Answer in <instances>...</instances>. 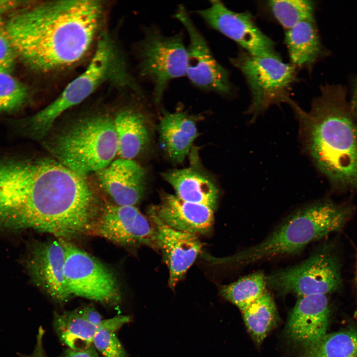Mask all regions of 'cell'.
Listing matches in <instances>:
<instances>
[{"instance_id": "obj_1", "label": "cell", "mask_w": 357, "mask_h": 357, "mask_svg": "<svg viewBox=\"0 0 357 357\" xmlns=\"http://www.w3.org/2000/svg\"><path fill=\"white\" fill-rule=\"evenodd\" d=\"M104 14L99 0L30 1L10 13L2 25L17 58L33 71L54 73L87 56Z\"/></svg>"}, {"instance_id": "obj_2", "label": "cell", "mask_w": 357, "mask_h": 357, "mask_svg": "<svg viewBox=\"0 0 357 357\" xmlns=\"http://www.w3.org/2000/svg\"><path fill=\"white\" fill-rule=\"evenodd\" d=\"M299 123L303 147L318 171L337 192L357 191V120L346 88L325 84L305 112L290 104Z\"/></svg>"}, {"instance_id": "obj_3", "label": "cell", "mask_w": 357, "mask_h": 357, "mask_svg": "<svg viewBox=\"0 0 357 357\" xmlns=\"http://www.w3.org/2000/svg\"><path fill=\"white\" fill-rule=\"evenodd\" d=\"M348 203L323 200L295 211L264 239L222 262L245 265L272 257L297 254L309 243L340 230L352 212Z\"/></svg>"}, {"instance_id": "obj_4", "label": "cell", "mask_w": 357, "mask_h": 357, "mask_svg": "<svg viewBox=\"0 0 357 357\" xmlns=\"http://www.w3.org/2000/svg\"><path fill=\"white\" fill-rule=\"evenodd\" d=\"M105 83L141 93L128 71L124 59L107 34L100 36L83 72L69 83L51 103L22 120L24 130L34 137H43L59 117L83 102Z\"/></svg>"}, {"instance_id": "obj_5", "label": "cell", "mask_w": 357, "mask_h": 357, "mask_svg": "<svg viewBox=\"0 0 357 357\" xmlns=\"http://www.w3.org/2000/svg\"><path fill=\"white\" fill-rule=\"evenodd\" d=\"M52 152L58 162L81 176L97 173L118 154L114 120L100 115L79 120L58 135Z\"/></svg>"}, {"instance_id": "obj_6", "label": "cell", "mask_w": 357, "mask_h": 357, "mask_svg": "<svg viewBox=\"0 0 357 357\" xmlns=\"http://www.w3.org/2000/svg\"><path fill=\"white\" fill-rule=\"evenodd\" d=\"M244 77L251 95L247 113L253 120L270 106L289 103L290 93L297 81L296 67L279 56H256L243 50L230 59Z\"/></svg>"}, {"instance_id": "obj_7", "label": "cell", "mask_w": 357, "mask_h": 357, "mask_svg": "<svg viewBox=\"0 0 357 357\" xmlns=\"http://www.w3.org/2000/svg\"><path fill=\"white\" fill-rule=\"evenodd\" d=\"M137 52L139 73L152 83L153 99L158 104L170 82L186 75L187 48L182 36H165L158 28L146 27Z\"/></svg>"}, {"instance_id": "obj_8", "label": "cell", "mask_w": 357, "mask_h": 357, "mask_svg": "<svg viewBox=\"0 0 357 357\" xmlns=\"http://www.w3.org/2000/svg\"><path fill=\"white\" fill-rule=\"evenodd\" d=\"M62 239L65 251L64 277L70 297L118 305L121 293L115 274L91 255Z\"/></svg>"}, {"instance_id": "obj_9", "label": "cell", "mask_w": 357, "mask_h": 357, "mask_svg": "<svg viewBox=\"0 0 357 357\" xmlns=\"http://www.w3.org/2000/svg\"><path fill=\"white\" fill-rule=\"evenodd\" d=\"M266 281L267 286L278 294L303 297L334 292L341 280L337 259L329 251L320 250L297 265L266 276Z\"/></svg>"}, {"instance_id": "obj_10", "label": "cell", "mask_w": 357, "mask_h": 357, "mask_svg": "<svg viewBox=\"0 0 357 357\" xmlns=\"http://www.w3.org/2000/svg\"><path fill=\"white\" fill-rule=\"evenodd\" d=\"M175 17L184 26L189 37L186 76L200 89L230 95L233 88L228 71L215 59L183 5L178 6Z\"/></svg>"}, {"instance_id": "obj_11", "label": "cell", "mask_w": 357, "mask_h": 357, "mask_svg": "<svg viewBox=\"0 0 357 357\" xmlns=\"http://www.w3.org/2000/svg\"><path fill=\"white\" fill-rule=\"evenodd\" d=\"M211 28L256 56H279L274 42L257 26L251 15L228 8L220 0L210 2L207 8L196 11Z\"/></svg>"}, {"instance_id": "obj_12", "label": "cell", "mask_w": 357, "mask_h": 357, "mask_svg": "<svg viewBox=\"0 0 357 357\" xmlns=\"http://www.w3.org/2000/svg\"><path fill=\"white\" fill-rule=\"evenodd\" d=\"M89 234L122 245H144L158 249L151 221L133 206H105L101 209Z\"/></svg>"}, {"instance_id": "obj_13", "label": "cell", "mask_w": 357, "mask_h": 357, "mask_svg": "<svg viewBox=\"0 0 357 357\" xmlns=\"http://www.w3.org/2000/svg\"><path fill=\"white\" fill-rule=\"evenodd\" d=\"M65 259L62 239L59 238L36 243L26 261L32 281L59 302L66 301L71 298L64 277Z\"/></svg>"}, {"instance_id": "obj_14", "label": "cell", "mask_w": 357, "mask_h": 357, "mask_svg": "<svg viewBox=\"0 0 357 357\" xmlns=\"http://www.w3.org/2000/svg\"><path fill=\"white\" fill-rule=\"evenodd\" d=\"M148 214L155 231L157 248L169 269V286L174 290L194 263L202 244L197 235L174 229L153 214Z\"/></svg>"}, {"instance_id": "obj_15", "label": "cell", "mask_w": 357, "mask_h": 357, "mask_svg": "<svg viewBox=\"0 0 357 357\" xmlns=\"http://www.w3.org/2000/svg\"><path fill=\"white\" fill-rule=\"evenodd\" d=\"M330 309L325 295H312L297 301L285 329L288 339L304 350L327 334Z\"/></svg>"}, {"instance_id": "obj_16", "label": "cell", "mask_w": 357, "mask_h": 357, "mask_svg": "<svg viewBox=\"0 0 357 357\" xmlns=\"http://www.w3.org/2000/svg\"><path fill=\"white\" fill-rule=\"evenodd\" d=\"M214 210L184 201L176 195L163 193L160 202L150 207L148 212L174 229L197 236L210 233L214 223Z\"/></svg>"}, {"instance_id": "obj_17", "label": "cell", "mask_w": 357, "mask_h": 357, "mask_svg": "<svg viewBox=\"0 0 357 357\" xmlns=\"http://www.w3.org/2000/svg\"><path fill=\"white\" fill-rule=\"evenodd\" d=\"M97 173L101 185L115 204L135 206L142 199L145 175L134 161L116 160Z\"/></svg>"}, {"instance_id": "obj_18", "label": "cell", "mask_w": 357, "mask_h": 357, "mask_svg": "<svg viewBox=\"0 0 357 357\" xmlns=\"http://www.w3.org/2000/svg\"><path fill=\"white\" fill-rule=\"evenodd\" d=\"M103 320L94 307L86 305L72 310L55 312L53 326L60 341L67 348L79 351L93 345Z\"/></svg>"}, {"instance_id": "obj_19", "label": "cell", "mask_w": 357, "mask_h": 357, "mask_svg": "<svg viewBox=\"0 0 357 357\" xmlns=\"http://www.w3.org/2000/svg\"><path fill=\"white\" fill-rule=\"evenodd\" d=\"M285 42L291 64L296 68L311 71L314 64L326 55L314 18L286 30Z\"/></svg>"}, {"instance_id": "obj_20", "label": "cell", "mask_w": 357, "mask_h": 357, "mask_svg": "<svg viewBox=\"0 0 357 357\" xmlns=\"http://www.w3.org/2000/svg\"><path fill=\"white\" fill-rule=\"evenodd\" d=\"M160 138L169 157L182 162L197 136L194 121L185 113H166L160 123Z\"/></svg>"}, {"instance_id": "obj_21", "label": "cell", "mask_w": 357, "mask_h": 357, "mask_svg": "<svg viewBox=\"0 0 357 357\" xmlns=\"http://www.w3.org/2000/svg\"><path fill=\"white\" fill-rule=\"evenodd\" d=\"M175 190L176 195L191 203L207 206L215 210L218 190L205 176L191 169L174 170L162 174Z\"/></svg>"}, {"instance_id": "obj_22", "label": "cell", "mask_w": 357, "mask_h": 357, "mask_svg": "<svg viewBox=\"0 0 357 357\" xmlns=\"http://www.w3.org/2000/svg\"><path fill=\"white\" fill-rule=\"evenodd\" d=\"M118 141V154L132 160L146 146L149 133L143 115L131 107L119 111L114 120Z\"/></svg>"}, {"instance_id": "obj_23", "label": "cell", "mask_w": 357, "mask_h": 357, "mask_svg": "<svg viewBox=\"0 0 357 357\" xmlns=\"http://www.w3.org/2000/svg\"><path fill=\"white\" fill-rule=\"evenodd\" d=\"M241 313L253 340L260 345L278 321L277 311L272 297L266 291Z\"/></svg>"}, {"instance_id": "obj_24", "label": "cell", "mask_w": 357, "mask_h": 357, "mask_svg": "<svg viewBox=\"0 0 357 357\" xmlns=\"http://www.w3.org/2000/svg\"><path fill=\"white\" fill-rule=\"evenodd\" d=\"M300 357H357V327L327 333Z\"/></svg>"}, {"instance_id": "obj_25", "label": "cell", "mask_w": 357, "mask_h": 357, "mask_svg": "<svg viewBox=\"0 0 357 357\" xmlns=\"http://www.w3.org/2000/svg\"><path fill=\"white\" fill-rule=\"evenodd\" d=\"M266 276L259 271L222 286L220 294L242 312L266 291Z\"/></svg>"}, {"instance_id": "obj_26", "label": "cell", "mask_w": 357, "mask_h": 357, "mask_svg": "<svg viewBox=\"0 0 357 357\" xmlns=\"http://www.w3.org/2000/svg\"><path fill=\"white\" fill-rule=\"evenodd\" d=\"M130 321V317L124 315L103 319L93 340L98 353L103 357H128L116 333Z\"/></svg>"}, {"instance_id": "obj_27", "label": "cell", "mask_w": 357, "mask_h": 357, "mask_svg": "<svg viewBox=\"0 0 357 357\" xmlns=\"http://www.w3.org/2000/svg\"><path fill=\"white\" fill-rule=\"evenodd\" d=\"M267 5L273 16L287 30L298 23L314 18L315 4L311 0H273Z\"/></svg>"}, {"instance_id": "obj_28", "label": "cell", "mask_w": 357, "mask_h": 357, "mask_svg": "<svg viewBox=\"0 0 357 357\" xmlns=\"http://www.w3.org/2000/svg\"><path fill=\"white\" fill-rule=\"evenodd\" d=\"M29 91L11 72L0 70V112L16 111L27 102Z\"/></svg>"}, {"instance_id": "obj_29", "label": "cell", "mask_w": 357, "mask_h": 357, "mask_svg": "<svg viewBox=\"0 0 357 357\" xmlns=\"http://www.w3.org/2000/svg\"><path fill=\"white\" fill-rule=\"evenodd\" d=\"M16 58L2 24H0V70L11 72Z\"/></svg>"}, {"instance_id": "obj_30", "label": "cell", "mask_w": 357, "mask_h": 357, "mask_svg": "<svg viewBox=\"0 0 357 357\" xmlns=\"http://www.w3.org/2000/svg\"><path fill=\"white\" fill-rule=\"evenodd\" d=\"M30 1L21 0H0V24L12 12L27 4Z\"/></svg>"}, {"instance_id": "obj_31", "label": "cell", "mask_w": 357, "mask_h": 357, "mask_svg": "<svg viewBox=\"0 0 357 357\" xmlns=\"http://www.w3.org/2000/svg\"><path fill=\"white\" fill-rule=\"evenodd\" d=\"M59 357H99L98 352L92 345L82 350L77 351L66 348Z\"/></svg>"}, {"instance_id": "obj_32", "label": "cell", "mask_w": 357, "mask_h": 357, "mask_svg": "<svg viewBox=\"0 0 357 357\" xmlns=\"http://www.w3.org/2000/svg\"><path fill=\"white\" fill-rule=\"evenodd\" d=\"M350 101L355 117L357 120V77L354 84L352 98Z\"/></svg>"}, {"instance_id": "obj_33", "label": "cell", "mask_w": 357, "mask_h": 357, "mask_svg": "<svg viewBox=\"0 0 357 357\" xmlns=\"http://www.w3.org/2000/svg\"><path fill=\"white\" fill-rule=\"evenodd\" d=\"M356 282L357 283V276H356Z\"/></svg>"}]
</instances>
